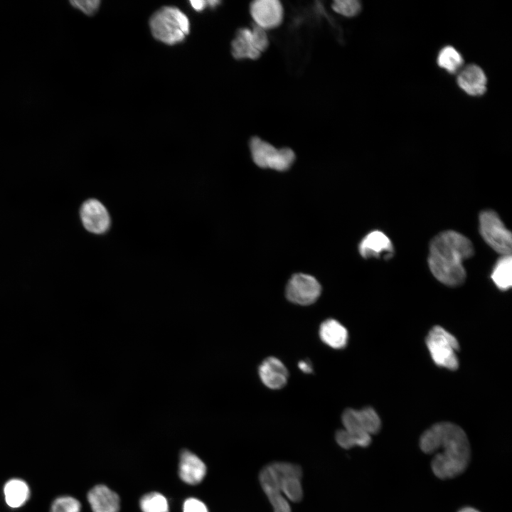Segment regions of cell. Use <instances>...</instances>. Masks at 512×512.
<instances>
[{"mask_svg": "<svg viewBox=\"0 0 512 512\" xmlns=\"http://www.w3.org/2000/svg\"><path fill=\"white\" fill-rule=\"evenodd\" d=\"M259 376L268 388L279 390L284 388L288 380L289 373L284 364L277 358L268 357L260 365Z\"/></svg>", "mask_w": 512, "mask_h": 512, "instance_id": "9a60e30c", "label": "cell"}, {"mask_svg": "<svg viewBox=\"0 0 512 512\" xmlns=\"http://www.w3.org/2000/svg\"><path fill=\"white\" fill-rule=\"evenodd\" d=\"M459 512H479L475 508H471V507H466L462 509H461Z\"/></svg>", "mask_w": 512, "mask_h": 512, "instance_id": "1f68e13d", "label": "cell"}, {"mask_svg": "<svg viewBox=\"0 0 512 512\" xmlns=\"http://www.w3.org/2000/svg\"><path fill=\"white\" fill-rule=\"evenodd\" d=\"M140 507L142 512H169L166 498L156 492L144 495L140 501Z\"/></svg>", "mask_w": 512, "mask_h": 512, "instance_id": "cb8c5ba5", "label": "cell"}, {"mask_svg": "<svg viewBox=\"0 0 512 512\" xmlns=\"http://www.w3.org/2000/svg\"><path fill=\"white\" fill-rule=\"evenodd\" d=\"M511 257L503 255L496 264L491 274V279L501 290L508 289L512 284Z\"/></svg>", "mask_w": 512, "mask_h": 512, "instance_id": "7402d4cb", "label": "cell"}, {"mask_svg": "<svg viewBox=\"0 0 512 512\" xmlns=\"http://www.w3.org/2000/svg\"><path fill=\"white\" fill-rule=\"evenodd\" d=\"M321 292V285L313 276L299 273L294 274L289 280L285 293L289 302L306 306L314 303Z\"/></svg>", "mask_w": 512, "mask_h": 512, "instance_id": "52a82bcc", "label": "cell"}, {"mask_svg": "<svg viewBox=\"0 0 512 512\" xmlns=\"http://www.w3.org/2000/svg\"><path fill=\"white\" fill-rule=\"evenodd\" d=\"M191 6L197 11H203L205 8L208 6H215L220 3L218 1H191Z\"/></svg>", "mask_w": 512, "mask_h": 512, "instance_id": "f546056e", "label": "cell"}, {"mask_svg": "<svg viewBox=\"0 0 512 512\" xmlns=\"http://www.w3.org/2000/svg\"><path fill=\"white\" fill-rule=\"evenodd\" d=\"M259 480L274 512H292L288 501L282 493L278 476L272 464L262 469Z\"/></svg>", "mask_w": 512, "mask_h": 512, "instance_id": "7c38bea8", "label": "cell"}, {"mask_svg": "<svg viewBox=\"0 0 512 512\" xmlns=\"http://www.w3.org/2000/svg\"><path fill=\"white\" fill-rule=\"evenodd\" d=\"M321 340L328 346L334 349L344 348L348 342V331L337 320L328 319L319 327Z\"/></svg>", "mask_w": 512, "mask_h": 512, "instance_id": "ac0fdd59", "label": "cell"}, {"mask_svg": "<svg viewBox=\"0 0 512 512\" xmlns=\"http://www.w3.org/2000/svg\"><path fill=\"white\" fill-rule=\"evenodd\" d=\"M80 503L71 496H60L52 503L50 512H80Z\"/></svg>", "mask_w": 512, "mask_h": 512, "instance_id": "484cf974", "label": "cell"}, {"mask_svg": "<svg viewBox=\"0 0 512 512\" xmlns=\"http://www.w3.org/2000/svg\"><path fill=\"white\" fill-rule=\"evenodd\" d=\"M72 5L80 11L87 15H93L98 9L100 1L98 0H86V1H70Z\"/></svg>", "mask_w": 512, "mask_h": 512, "instance_id": "83f0119b", "label": "cell"}, {"mask_svg": "<svg viewBox=\"0 0 512 512\" xmlns=\"http://www.w3.org/2000/svg\"><path fill=\"white\" fill-rule=\"evenodd\" d=\"M206 473L205 464L195 454L183 451L181 454L179 463V476L186 483L196 484L200 483Z\"/></svg>", "mask_w": 512, "mask_h": 512, "instance_id": "e0dca14e", "label": "cell"}, {"mask_svg": "<svg viewBox=\"0 0 512 512\" xmlns=\"http://www.w3.org/2000/svg\"><path fill=\"white\" fill-rule=\"evenodd\" d=\"M359 252L364 258L378 257L388 260L393 257L394 248L392 242L383 232L369 233L359 244Z\"/></svg>", "mask_w": 512, "mask_h": 512, "instance_id": "5bb4252c", "label": "cell"}, {"mask_svg": "<svg viewBox=\"0 0 512 512\" xmlns=\"http://www.w3.org/2000/svg\"><path fill=\"white\" fill-rule=\"evenodd\" d=\"M420 446L425 453L434 454L431 466L438 478H454L462 474L469 464L468 438L455 424L442 422L432 425L422 434Z\"/></svg>", "mask_w": 512, "mask_h": 512, "instance_id": "6da1fadb", "label": "cell"}, {"mask_svg": "<svg viewBox=\"0 0 512 512\" xmlns=\"http://www.w3.org/2000/svg\"><path fill=\"white\" fill-rule=\"evenodd\" d=\"M30 489L26 481L20 479L9 480L4 487L6 504L14 508L23 506L29 499Z\"/></svg>", "mask_w": 512, "mask_h": 512, "instance_id": "ffe728a7", "label": "cell"}, {"mask_svg": "<svg viewBox=\"0 0 512 512\" xmlns=\"http://www.w3.org/2000/svg\"><path fill=\"white\" fill-rule=\"evenodd\" d=\"M426 343L432 360L437 366L449 370L458 368L457 352L459 343L453 335L442 327L436 326L429 332Z\"/></svg>", "mask_w": 512, "mask_h": 512, "instance_id": "277c9868", "label": "cell"}, {"mask_svg": "<svg viewBox=\"0 0 512 512\" xmlns=\"http://www.w3.org/2000/svg\"><path fill=\"white\" fill-rule=\"evenodd\" d=\"M271 464L278 476L280 489L286 499L292 502L300 501L303 496L301 467L289 462H280Z\"/></svg>", "mask_w": 512, "mask_h": 512, "instance_id": "9c48e42d", "label": "cell"}, {"mask_svg": "<svg viewBox=\"0 0 512 512\" xmlns=\"http://www.w3.org/2000/svg\"><path fill=\"white\" fill-rule=\"evenodd\" d=\"M149 26L153 36L168 45L181 42L190 29L187 16L174 6H164L156 11L150 18Z\"/></svg>", "mask_w": 512, "mask_h": 512, "instance_id": "3957f363", "label": "cell"}, {"mask_svg": "<svg viewBox=\"0 0 512 512\" xmlns=\"http://www.w3.org/2000/svg\"><path fill=\"white\" fill-rule=\"evenodd\" d=\"M80 217L83 227L93 234H103L110 227V216L105 206L98 200L90 198L82 203Z\"/></svg>", "mask_w": 512, "mask_h": 512, "instance_id": "30bf717a", "label": "cell"}, {"mask_svg": "<svg viewBox=\"0 0 512 512\" xmlns=\"http://www.w3.org/2000/svg\"><path fill=\"white\" fill-rule=\"evenodd\" d=\"M459 87L472 97L483 95L487 89V78L484 70L476 64H469L462 69L457 78Z\"/></svg>", "mask_w": 512, "mask_h": 512, "instance_id": "4fadbf2b", "label": "cell"}, {"mask_svg": "<svg viewBox=\"0 0 512 512\" xmlns=\"http://www.w3.org/2000/svg\"><path fill=\"white\" fill-rule=\"evenodd\" d=\"M471 242L452 230L442 232L431 241L428 265L440 282L450 287L462 284L466 279L464 260L474 255Z\"/></svg>", "mask_w": 512, "mask_h": 512, "instance_id": "7a4b0ae2", "label": "cell"}, {"mask_svg": "<svg viewBox=\"0 0 512 512\" xmlns=\"http://www.w3.org/2000/svg\"><path fill=\"white\" fill-rule=\"evenodd\" d=\"M250 149L254 162L261 168L283 171L289 169L295 159L291 149H278L257 137L251 139Z\"/></svg>", "mask_w": 512, "mask_h": 512, "instance_id": "5b68a950", "label": "cell"}, {"mask_svg": "<svg viewBox=\"0 0 512 512\" xmlns=\"http://www.w3.org/2000/svg\"><path fill=\"white\" fill-rule=\"evenodd\" d=\"M437 65L449 74L457 73L463 66L464 58L454 47L446 46L438 53Z\"/></svg>", "mask_w": 512, "mask_h": 512, "instance_id": "44dd1931", "label": "cell"}, {"mask_svg": "<svg viewBox=\"0 0 512 512\" xmlns=\"http://www.w3.org/2000/svg\"><path fill=\"white\" fill-rule=\"evenodd\" d=\"M183 512H208L206 505L201 501L191 498L183 504Z\"/></svg>", "mask_w": 512, "mask_h": 512, "instance_id": "f1b7e54d", "label": "cell"}, {"mask_svg": "<svg viewBox=\"0 0 512 512\" xmlns=\"http://www.w3.org/2000/svg\"><path fill=\"white\" fill-rule=\"evenodd\" d=\"M250 11L255 25L265 31L279 26L284 18L283 6L277 0L252 1Z\"/></svg>", "mask_w": 512, "mask_h": 512, "instance_id": "8fae6325", "label": "cell"}, {"mask_svg": "<svg viewBox=\"0 0 512 512\" xmlns=\"http://www.w3.org/2000/svg\"><path fill=\"white\" fill-rule=\"evenodd\" d=\"M87 500L93 512H118L119 509V496L104 485L93 487Z\"/></svg>", "mask_w": 512, "mask_h": 512, "instance_id": "2e32d148", "label": "cell"}, {"mask_svg": "<svg viewBox=\"0 0 512 512\" xmlns=\"http://www.w3.org/2000/svg\"><path fill=\"white\" fill-rule=\"evenodd\" d=\"M250 30L252 40L257 50L260 53L265 51L269 45V40L266 31L256 25H254Z\"/></svg>", "mask_w": 512, "mask_h": 512, "instance_id": "4316f807", "label": "cell"}, {"mask_svg": "<svg viewBox=\"0 0 512 512\" xmlns=\"http://www.w3.org/2000/svg\"><path fill=\"white\" fill-rule=\"evenodd\" d=\"M231 53L237 60H256L260 56L261 53L255 46L250 28L238 30L231 43Z\"/></svg>", "mask_w": 512, "mask_h": 512, "instance_id": "d6986e66", "label": "cell"}, {"mask_svg": "<svg viewBox=\"0 0 512 512\" xmlns=\"http://www.w3.org/2000/svg\"><path fill=\"white\" fill-rule=\"evenodd\" d=\"M299 368L305 373H312V366L308 361H301L299 364Z\"/></svg>", "mask_w": 512, "mask_h": 512, "instance_id": "4dcf8cb0", "label": "cell"}, {"mask_svg": "<svg viewBox=\"0 0 512 512\" xmlns=\"http://www.w3.org/2000/svg\"><path fill=\"white\" fill-rule=\"evenodd\" d=\"M479 230L484 240L497 252L510 255L511 234L496 212L486 210L479 214Z\"/></svg>", "mask_w": 512, "mask_h": 512, "instance_id": "8992f818", "label": "cell"}, {"mask_svg": "<svg viewBox=\"0 0 512 512\" xmlns=\"http://www.w3.org/2000/svg\"><path fill=\"white\" fill-rule=\"evenodd\" d=\"M335 439L337 444L346 449L356 446L366 447H368L371 442V436L370 434L351 432L344 429L336 431Z\"/></svg>", "mask_w": 512, "mask_h": 512, "instance_id": "603a6c76", "label": "cell"}, {"mask_svg": "<svg viewBox=\"0 0 512 512\" xmlns=\"http://www.w3.org/2000/svg\"><path fill=\"white\" fill-rule=\"evenodd\" d=\"M344 430L356 433L375 434L381 427V422L376 412L371 407L361 410L346 409L341 416Z\"/></svg>", "mask_w": 512, "mask_h": 512, "instance_id": "ba28073f", "label": "cell"}, {"mask_svg": "<svg viewBox=\"0 0 512 512\" xmlns=\"http://www.w3.org/2000/svg\"><path fill=\"white\" fill-rule=\"evenodd\" d=\"M331 7L336 13L345 17L356 16L361 10V4L356 0H336Z\"/></svg>", "mask_w": 512, "mask_h": 512, "instance_id": "d4e9b609", "label": "cell"}]
</instances>
